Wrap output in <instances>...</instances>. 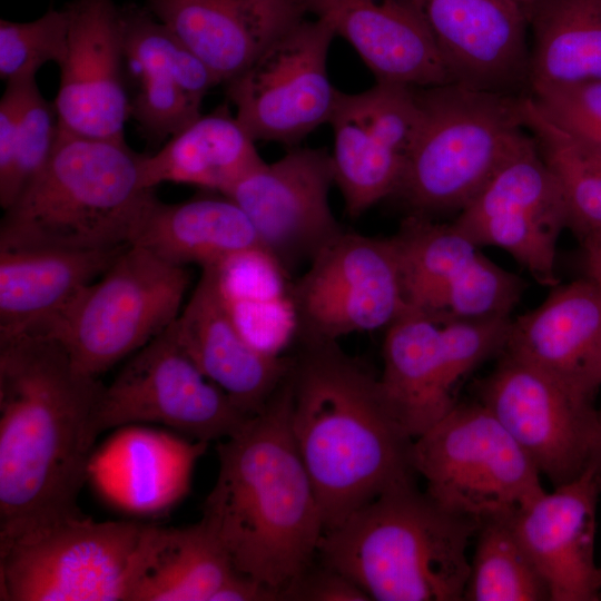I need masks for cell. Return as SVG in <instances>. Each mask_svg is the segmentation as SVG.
Masks as SVG:
<instances>
[{"mask_svg":"<svg viewBox=\"0 0 601 601\" xmlns=\"http://www.w3.org/2000/svg\"><path fill=\"white\" fill-rule=\"evenodd\" d=\"M416 88L376 81L362 92H338L331 156L351 219L396 193L422 120Z\"/></svg>","mask_w":601,"mask_h":601,"instance_id":"9a60e30c","label":"cell"},{"mask_svg":"<svg viewBox=\"0 0 601 601\" xmlns=\"http://www.w3.org/2000/svg\"><path fill=\"white\" fill-rule=\"evenodd\" d=\"M55 102L33 85L18 121L10 167L0 177V205L9 208L49 161L59 137Z\"/></svg>","mask_w":601,"mask_h":601,"instance_id":"8d00e7d4","label":"cell"},{"mask_svg":"<svg viewBox=\"0 0 601 601\" xmlns=\"http://www.w3.org/2000/svg\"><path fill=\"white\" fill-rule=\"evenodd\" d=\"M528 23L531 91L601 80V0H539Z\"/></svg>","mask_w":601,"mask_h":601,"instance_id":"1f68e13d","label":"cell"},{"mask_svg":"<svg viewBox=\"0 0 601 601\" xmlns=\"http://www.w3.org/2000/svg\"><path fill=\"white\" fill-rule=\"evenodd\" d=\"M120 23L129 116L158 147L201 115L220 81L146 6H121Z\"/></svg>","mask_w":601,"mask_h":601,"instance_id":"e0dca14e","label":"cell"},{"mask_svg":"<svg viewBox=\"0 0 601 601\" xmlns=\"http://www.w3.org/2000/svg\"><path fill=\"white\" fill-rule=\"evenodd\" d=\"M104 386L51 337L0 343V539L81 514Z\"/></svg>","mask_w":601,"mask_h":601,"instance_id":"6da1fadb","label":"cell"},{"mask_svg":"<svg viewBox=\"0 0 601 601\" xmlns=\"http://www.w3.org/2000/svg\"><path fill=\"white\" fill-rule=\"evenodd\" d=\"M208 444L128 425L95 451L89 480L119 510L158 514L187 494L195 465Z\"/></svg>","mask_w":601,"mask_h":601,"instance_id":"d4e9b609","label":"cell"},{"mask_svg":"<svg viewBox=\"0 0 601 601\" xmlns=\"http://www.w3.org/2000/svg\"><path fill=\"white\" fill-rule=\"evenodd\" d=\"M238 571L208 525L149 524L129 601H214Z\"/></svg>","mask_w":601,"mask_h":601,"instance_id":"f546056e","label":"cell"},{"mask_svg":"<svg viewBox=\"0 0 601 601\" xmlns=\"http://www.w3.org/2000/svg\"><path fill=\"white\" fill-rule=\"evenodd\" d=\"M524 289L521 277L481 253L442 290L426 315L437 324L510 317Z\"/></svg>","mask_w":601,"mask_h":601,"instance_id":"d590c367","label":"cell"},{"mask_svg":"<svg viewBox=\"0 0 601 601\" xmlns=\"http://www.w3.org/2000/svg\"><path fill=\"white\" fill-rule=\"evenodd\" d=\"M599 566H600V573H601V564Z\"/></svg>","mask_w":601,"mask_h":601,"instance_id":"bcb514c9","label":"cell"},{"mask_svg":"<svg viewBox=\"0 0 601 601\" xmlns=\"http://www.w3.org/2000/svg\"><path fill=\"white\" fill-rule=\"evenodd\" d=\"M598 413H599V434H598L597 447H595L590 467L601 473V407L598 410Z\"/></svg>","mask_w":601,"mask_h":601,"instance_id":"7bdbcfd3","label":"cell"},{"mask_svg":"<svg viewBox=\"0 0 601 601\" xmlns=\"http://www.w3.org/2000/svg\"><path fill=\"white\" fill-rule=\"evenodd\" d=\"M68 43L55 106L60 131L124 141L129 104L124 79L120 6L71 0Z\"/></svg>","mask_w":601,"mask_h":601,"instance_id":"ac0fdd59","label":"cell"},{"mask_svg":"<svg viewBox=\"0 0 601 601\" xmlns=\"http://www.w3.org/2000/svg\"><path fill=\"white\" fill-rule=\"evenodd\" d=\"M407 305L424 314L442 290L481 254L452 224L408 215L394 235Z\"/></svg>","mask_w":601,"mask_h":601,"instance_id":"836d02e7","label":"cell"},{"mask_svg":"<svg viewBox=\"0 0 601 601\" xmlns=\"http://www.w3.org/2000/svg\"><path fill=\"white\" fill-rule=\"evenodd\" d=\"M146 7L226 83L305 18L296 0H146Z\"/></svg>","mask_w":601,"mask_h":601,"instance_id":"cb8c5ba5","label":"cell"},{"mask_svg":"<svg viewBox=\"0 0 601 601\" xmlns=\"http://www.w3.org/2000/svg\"><path fill=\"white\" fill-rule=\"evenodd\" d=\"M148 525L78 514L0 539V600L129 601Z\"/></svg>","mask_w":601,"mask_h":601,"instance_id":"52a82bcc","label":"cell"},{"mask_svg":"<svg viewBox=\"0 0 601 601\" xmlns=\"http://www.w3.org/2000/svg\"><path fill=\"white\" fill-rule=\"evenodd\" d=\"M581 240L583 243L585 258L601 259V229L593 231Z\"/></svg>","mask_w":601,"mask_h":601,"instance_id":"b9f144b4","label":"cell"},{"mask_svg":"<svg viewBox=\"0 0 601 601\" xmlns=\"http://www.w3.org/2000/svg\"><path fill=\"white\" fill-rule=\"evenodd\" d=\"M412 463L433 501L479 523L512 516L545 492L534 463L480 402L456 403L415 437Z\"/></svg>","mask_w":601,"mask_h":601,"instance_id":"9c48e42d","label":"cell"},{"mask_svg":"<svg viewBox=\"0 0 601 601\" xmlns=\"http://www.w3.org/2000/svg\"><path fill=\"white\" fill-rule=\"evenodd\" d=\"M552 288L539 307L511 321L503 353L594 404L601 391V286L588 276Z\"/></svg>","mask_w":601,"mask_h":601,"instance_id":"44dd1931","label":"cell"},{"mask_svg":"<svg viewBox=\"0 0 601 601\" xmlns=\"http://www.w3.org/2000/svg\"><path fill=\"white\" fill-rule=\"evenodd\" d=\"M249 417L204 375L180 344L174 323L104 386L98 407L100 432L155 423L207 443L229 437Z\"/></svg>","mask_w":601,"mask_h":601,"instance_id":"8fae6325","label":"cell"},{"mask_svg":"<svg viewBox=\"0 0 601 601\" xmlns=\"http://www.w3.org/2000/svg\"><path fill=\"white\" fill-rule=\"evenodd\" d=\"M511 317L452 321L441 326V343L449 387L490 357L502 354Z\"/></svg>","mask_w":601,"mask_h":601,"instance_id":"f35d334b","label":"cell"},{"mask_svg":"<svg viewBox=\"0 0 601 601\" xmlns=\"http://www.w3.org/2000/svg\"><path fill=\"white\" fill-rule=\"evenodd\" d=\"M255 140L226 105L200 115L152 155L140 156L145 188L161 183L194 185L226 194L262 165Z\"/></svg>","mask_w":601,"mask_h":601,"instance_id":"f1b7e54d","label":"cell"},{"mask_svg":"<svg viewBox=\"0 0 601 601\" xmlns=\"http://www.w3.org/2000/svg\"><path fill=\"white\" fill-rule=\"evenodd\" d=\"M378 383L390 411L413 439L446 415L456 402L446 383L440 324L406 307L386 327Z\"/></svg>","mask_w":601,"mask_h":601,"instance_id":"4316f807","label":"cell"},{"mask_svg":"<svg viewBox=\"0 0 601 601\" xmlns=\"http://www.w3.org/2000/svg\"><path fill=\"white\" fill-rule=\"evenodd\" d=\"M177 337L204 373L247 415L259 413L287 376L293 357L254 348L236 326L214 267L203 274L180 316Z\"/></svg>","mask_w":601,"mask_h":601,"instance_id":"603a6c76","label":"cell"},{"mask_svg":"<svg viewBox=\"0 0 601 601\" xmlns=\"http://www.w3.org/2000/svg\"><path fill=\"white\" fill-rule=\"evenodd\" d=\"M453 224L476 246L508 252L539 284H559L556 243L568 211L530 132Z\"/></svg>","mask_w":601,"mask_h":601,"instance_id":"4fadbf2b","label":"cell"},{"mask_svg":"<svg viewBox=\"0 0 601 601\" xmlns=\"http://www.w3.org/2000/svg\"><path fill=\"white\" fill-rule=\"evenodd\" d=\"M524 121L561 187L568 228L581 239L601 229V149L555 125L530 95L524 99Z\"/></svg>","mask_w":601,"mask_h":601,"instance_id":"d6a6232c","label":"cell"},{"mask_svg":"<svg viewBox=\"0 0 601 601\" xmlns=\"http://www.w3.org/2000/svg\"><path fill=\"white\" fill-rule=\"evenodd\" d=\"M290 294L300 343L338 342L387 327L408 307L394 236L345 230L292 282Z\"/></svg>","mask_w":601,"mask_h":601,"instance_id":"30bf717a","label":"cell"},{"mask_svg":"<svg viewBox=\"0 0 601 601\" xmlns=\"http://www.w3.org/2000/svg\"><path fill=\"white\" fill-rule=\"evenodd\" d=\"M189 283L187 267L129 245L39 336L59 342L80 372L98 378L176 321Z\"/></svg>","mask_w":601,"mask_h":601,"instance_id":"ba28073f","label":"cell"},{"mask_svg":"<svg viewBox=\"0 0 601 601\" xmlns=\"http://www.w3.org/2000/svg\"><path fill=\"white\" fill-rule=\"evenodd\" d=\"M128 246L0 248V343L42 334Z\"/></svg>","mask_w":601,"mask_h":601,"instance_id":"484cf974","label":"cell"},{"mask_svg":"<svg viewBox=\"0 0 601 601\" xmlns=\"http://www.w3.org/2000/svg\"><path fill=\"white\" fill-rule=\"evenodd\" d=\"M452 82L483 91L526 96L530 85L528 18L505 0H413Z\"/></svg>","mask_w":601,"mask_h":601,"instance_id":"d6986e66","label":"cell"},{"mask_svg":"<svg viewBox=\"0 0 601 601\" xmlns=\"http://www.w3.org/2000/svg\"><path fill=\"white\" fill-rule=\"evenodd\" d=\"M140 154L124 141L60 131L40 174L4 210L0 248L101 249L130 245L156 198Z\"/></svg>","mask_w":601,"mask_h":601,"instance_id":"5b68a950","label":"cell"},{"mask_svg":"<svg viewBox=\"0 0 601 601\" xmlns=\"http://www.w3.org/2000/svg\"><path fill=\"white\" fill-rule=\"evenodd\" d=\"M530 96L555 125L601 149V80L536 88Z\"/></svg>","mask_w":601,"mask_h":601,"instance_id":"ab89813d","label":"cell"},{"mask_svg":"<svg viewBox=\"0 0 601 601\" xmlns=\"http://www.w3.org/2000/svg\"><path fill=\"white\" fill-rule=\"evenodd\" d=\"M295 601H371L352 580L323 563L307 569L283 594Z\"/></svg>","mask_w":601,"mask_h":601,"instance_id":"60d3db41","label":"cell"},{"mask_svg":"<svg viewBox=\"0 0 601 601\" xmlns=\"http://www.w3.org/2000/svg\"><path fill=\"white\" fill-rule=\"evenodd\" d=\"M505 1H509V2H512L514 4H516L518 7H520L526 14V18H528V12L530 11V9L539 1V0H505Z\"/></svg>","mask_w":601,"mask_h":601,"instance_id":"f6af8a7d","label":"cell"},{"mask_svg":"<svg viewBox=\"0 0 601 601\" xmlns=\"http://www.w3.org/2000/svg\"><path fill=\"white\" fill-rule=\"evenodd\" d=\"M227 308L246 341L282 356L296 336L290 275L264 249H252L211 266Z\"/></svg>","mask_w":601,"mask_h":601,"instance_id":"4dcf8cb0","label":"cell"},{"mask_svg":"<svg viewBox=\"0 0 601 601\" xmlns=\"http://www.w3.org/2000/svg\"><path fill=\"white\" fill-rule=\"evenodd\" d=\"M335 36L326 21L304 18L225 83L236 118L255 141L293 146L328 124L339 92L327 72Z\"/></svg>","mask_w":601,"mask_h":601,"instance_id":"7c38bea8","label":"cell"},{"mask_svg":"<svg viewBox=\"0 0 601 601\" xmlns=\"http://www.w3.org/2000/svg\"><path fill=\"white\" fill-rule=\"evenodd\" d=\"M130 245L178 266H217L252 249H264L244 210L229 197H197L148 207ZM265 250V249H264Z\"/></svg>","mask_w":601,"mask_h":601,"instance_id":"83f0119b","label":"cell"},{"mask_svg":"<svg viewBox=\"0 0 601 601\" xmlns=\"http://www.w3.org/2000/svg\"><path fill=\"white\" fill-rule=\"evenodd\" d=\"M588 276L592 277L601 285V259L599 258H585Z\"/></svg>","mask_w":601,"mask_h":601,"instance_id":"ee69618b","label":"cell"},{"mask_svg":"<svg viewBox=\"0 0 601 601\" xmlns=\"http://www.w3.org/2000/svg\"><path fill=\"white\" fill-rule=\"evenodd\" d=\"M466 601H551L549 588L519 541L511 516L480 522Z\"/></svg>","mask_w":601,"mask_h":601,"instance_id":"e575fe53","label":"cell"},{"mask_svg":"<svg viewBox=\"0 0 601 601\" xmlns=\"http://www.w3.org/2000/svg\"><path fill=\"white\" fill-rule=\"evenodd\" d=\"M418 134L394 194L411 215L462 210L529 131L524 99L454 82L416 88Z\"/></svg>","mask_w":601,"mask_h":601,"instance_id":"8992f818","label":"cell"},{"mask_svg":"<svg viewBox=\"0 0 601 601\" xmlns=\"http://www.w3.org/2000/svg\"><path fill=\"white\" fill-rule=\"evenodd\" d=\"M288 380L290 427L325 531L383 493L415 483L414 439L390 411L378 378L337 342L302 343Z\"/></svg>","mask_w":601,"mask_h":601,"instance_id":"3957f363","label":"cell"},{"mask_svg":"<svg viewBox=\"0 0 601 601\" xmlns=\"http://www.w3.org/2000/svg\"><path fill=\"white\" fill-rule=\"evenodd\" d=\"M358 53L377 82L425 88L452 82L413 0H296Z\"/></svg>","mask_w":601,"mask_h":601,"instance_id":"7402d4cb","label":"cell"},{"mask_svg":"<svg viewBox=\"0 0 601 601\" xmlns=\"http://www.w3.org/2000/svg\"><path fill=\"white\" fill-rule=\"evenodd\" d=\"M479 384L482 403L554 487L590 467L599 413L533 366L505 353Z\"/></svg>","mask_w":601,"mask_h":601,"instance_id":"5bb4252c","label":"cell"},{"mask_svg":"<svg viewBox=\"0 0 601 601\" xmlns=\"http://www.w3.org/2000/svg\"><path fill=\"white\" fill-rule=\"evenodd\" d=\"M333 185L331 154L297 147L264 161L224 195L244 210L263 248L290 275L344 230L329 205Z\"/></svg>","mask_w":601,"mask_h":601,"instance_id":"2e32d148","label":"cell"},{"mask_svg":"<svg viewBox=\"0 0 601 601\" xmlns=\"http://www.w3.org/2000/svg\"><path fill=\"white\" fill-rule=\"evenodd\" d=\"M480 523L415 483L390 490L325 531L317 558L376 601H461Z\"/></svg>","mask_w":601,"mask_h":601,"instance_id":"277c9868","label":"cell"},{"mask_svg":"<svg viewBox=\"0 0 601 601\" xmlns=\"http://www.w3.org/2000/svg\"><path fill=\"white\" fill-rule=\"evenodd\" d=\"M601 473L589 467L511 516L513 530L544 579L551 601L601 599L594 560Z\"/></svg>","mask_w":601,"mask_h":601,"instance_id":"ffe728a7","label":"cell"},{"mask_svg":"<svg viewBox=\"0 0 601 601\" xmlns=\"http://www.w3.org/2000/svg\"><path fill=\"white\" fill-rule=\"evenodd\" d=\"M69 19L65 7L49 8L28 22L0 21V77L10 81L36 77L47 62L63 61L68 43Z\"/></svg>","mask_w":601,"mask_h":601,"instance_id":"74e56055","label":"cell"},{"mask_svg":"<svg viewBox=\"0 0 601 601\" xmlns=\"http://www.w3.org/2000/svg\"><path fill=\"white\" fill-rule=\"evenodd\" d=\"M216 452L217 477L201 520L238 572L283 600L314 564L325 531L290 427L288 374L266 406L220 440Z\"/></svg>","mask_w":601,"mask_h":601,"instance_id":"7a4b0ae2","label":"cell"}]
</instances>
